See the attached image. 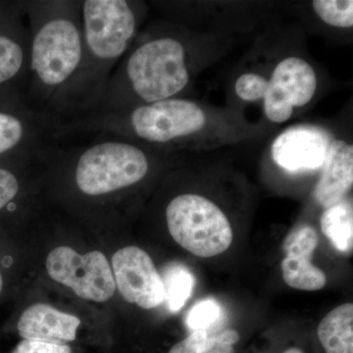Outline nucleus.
Returning <instances> with one entry per match:
<instances>
[{"instance_id": "nucleus-1", "label": "nucleus", "mask_w": 353, "mask_h": 353, "mask_svg": "<svg viewBox=\"0 0 353 353\" xmlns=\"http://www.w3.org/2000/svg\"><path fill=\"white\" fill-rule=\"evenodd\" d=\"M30 29L28 108L61 123L70 88L82 66L81 0L23 1Z\"/></svg>"}, {"instance_id": "nucleus-2", "label": "nucleus", "mask_w": 353, "mask_h": 353, "mask_svg": "<svg viewBox=\"0 0 353 353\" xmlns=\"http://www.w3.org/2000/svg\"><path fill=\"white\" fill-rule=\"evenodd\" d=\"M190 78V46L185 34L173 25H153L139 32L90 114L182 97Z\"/></svg>"}, {"instance_id": "nucleus-3", "label": "nucleus", "mask_w": 353, "mask_h": 353, "mask_svg": "<svg viewBox=\"0 0 353 353\" xmlns=\"http://www.w3.org/2000/svg\"><path fill=\"white\" fill-rule=\"evenodd\" d=\"M81 14L82 66L70 88L61 123L94 112L114 70L141 32L148 6L132 0H81Z\"/></svg>"}, {"instance_id": "nucleus-4", "label": "nucleus", "mask_w": 353, "mask_h": 353, "mask_svg": "<svg viewBox=\"0 0 353 353\" xmlns=\"http://www.w3.org/2000/svg\"><path fill=\"white\" fill-rule=\"evenodd\" d=\"M167 228L173 240L199 257L226 252L234 234L227 215L212 201L199 194H178L165 209Z\"/></svg>"}, {"instance_id": "nucleus-5", "label": "nucleus", "mask_w": 353, "mask_h": 353, "mask_svg": "<svg viewBox=\"0 0 353 353\" xmlns=\"http://www.w3.org/2000/svg\"><path fill=\"white\" fill-rule=\"evenodd\" d=\"M46 270L55 282L87 301L104 303L115 292L112 269L105 255L97 250L82 255L69 246H59L48 254Z\"/></svg>"}, {"instance_id": "nucleus-6", "label": "nucleus", "mask_w": 353, "mask_h": 353, "mask_svg": "<svg viewBox=\"0 0 353 353\" xmlns=\"http://www.w3.org/2000/svg\"><path fill=\"white\" fill-rule=\"evenodd\" d=\"M315 70L303 58L289 57L281 60L268 79L263 99L267 119L276 124L287 122L294 108L307 105L317 90Z\"/></svg>"}, {"instance_id": "nucleus-7", "label": "nucleus", "mask_w": 353, "mask_h": 353, "mask_svg": "<svg viewBox=\"0 0 353 353\" xmlns=\"http://www.w3.org/2000/svg\"><path fill=\"white\" fill-rule=\"evenodd\" d=\"M112 270L116 288L128 303L143 309L164 303L163 280L145 250L138 246L121 248L113 255Z\"/></svg>"}, {"instance_id": "nucleus-8", "label": "nucleus", "mask_w": 353, "mask_h": 353, "mask_svg": "<svg viewBox=\"0 0 353 353\" xmlns=\"http://www.w3.org/2000/svg\"><path fill=\"white\" fill-rule=\"evenodd\" d=\"M330 139L321 130L296 127L279 134L271 146L276 164L292 173L322 168L326 159Z\"/></svg>"}, {"instance_id": "nucleus-9", "label": "nucleus", "mask_w": 353, "mask_h": 353, "mask_svg": "<svg viewBox=\"0 0 353 353\" xmlns=\"http://www.w3.org/2000/svg\"><path fill=\"white\" fill-rule=\"evenodd\" d=\"M319 243L317 231L309 225H301L285 238V257L282 261L283 278L290 288L315 292L326 285L324 272L311 262L313 252Z\"/></svg>"}, {"instance_id": "nucleus-10", "label": "nucleus", "mask_w": 353, "mask_h": 353, "mask_svg": "<svg viewBox=\"0 0 353 353\" xmlns=\"http://www.w3.org/2000/svg\"><path fill=\"white\" fill-rule=\"evenodd\" d=\"M353 183V146L343 139L330 143L322 173L314 190L315 201L325 209L343 201Z\"/></svg>"}, {"instance_id": "nucleus-11", "label": "nucleus", "mask_w": 353, "mask_h": 353, "mask_svg": "<svg viewBox=\"0 0 353 353\" xmlns=\"http://www.w3.org/2000/svg\"><path fill=\"white\" fill-rule=\"evenodd\" d=\"M80 325V319L76 316L67 314L48 304L38 303L26 309L17 328L25 340L63 345L75 340Z\"/></svg>"}, {"instance_id": "nucleus-12", "label": "nucleus", "mask_w": 353, "mask_h": 353, "mask_svg": "<svg viewBox=\"0 0 353 353\" xmlns=\"http://www.w3.org/2000/svg\"><path fill=\"white\" fill-rule=\"evenodd\" d=\"M29 23L15 32H0V87L15 85L23 101L29 75Z\"/></svg>"}, {"instance_id": "nucleus-13", "label": "nucleus", "mask_w": 353, "mask_h": 353, "mask_svg": "<svg viewBox=\"0 0 353 353\" xmlns=\"http://www.w3.org/2000/svg\"><path fill=\"white\" fill-rule=\"evenodd\" d=\"M317 334L325 352L353 353V304H341L330 311Z\"/></svg>"}, {"instance_id": "nucleus-14", "label": "nucleus", "mask_w": 353, "mask_h": 353, "mask_svg": "<svg viewBox=\"0 0 353 353\" xmlns=\"http://www.w3.org/2000/svg\"><path fill=\"white\" fill-rule=\"evenodd\" d=\"M322 233L341 252H352L353 246V210L352 203L341 201L325 209L320 218Z\"/></svg>"}, {"instance_id": "nucleus-15", "label": "nucleus", "mask_w": 353, "mask_h": 353, "mask_svg": "<svg viewBox=\"0 0 353 353\" xmlns=\"http://www.w3.org/2000/svg\"><path fill=\"white\" fill-rule=\"evenodd\" d=\"M165 299L171 312H178L187 303L194 290V278L192 272L182 264L172 263L164 270Z\"/></svg>"}, {"instance_id": "nucleus-16", "label": "nucleus", "mask_w": 353, "mask_h": 353, "mask_svg": "<svg viewBox=\"0 0 353 353\" xmlns=\"http://www.w3.org/2000/svg\"><path fill=\"white\" fill-rule=\"evenodd\" d=\"M312 8L316 15L327 25L343 29L352 28V0H314Z\"/></svg>"}, {"instance_id": "nucleus-17", "label": "nucleus", "mask_w": 353, "mask_h": 353, "mask_svg": "<svg viewBox=\"0 0 353 353\" xmlns=\"http://www.w3.org/2000/svg\"><path fill=\"white\" fill-rule=\"evenodd\" d=\"M221 307L213 299L199 301L190 309L187 316V326L194 331H208L219 321Z\"/></svg>"}, {"instance_id": "nucleus-18", "label": "nucleus", "mask_w": 353, "mask_h": 353, "mask_svg": "<svg viewBox=\"0 0 353 353\" xmlns=\"http://www.w3.org/2000/svg\"><path fill=\"white\" fill-rule=\"evenodd\" d=\"M268 85V79L261 74L248 72L236 79L234 92L239 99L245 102L262 101Z\"/></svg>"}, {"instance_id": "nucleus-19", "label": "nucleus", "mask_w": 353, "mask_h": 353, "mask_svg": "<svg viewBox=\"0 0 353 353\" xmlns=\"http://www.w3.org/2000/svg\"><path fill=\"white\" fill-rule=\"evenodd\" d=\"M20 190L19 176L12 171L0 167V211L7 206L13 205Z\"/></svg>"}, {"instance_id": "nucleus-20", "label": "nucleus", "mask_w": 353, "mask_h": 353, "mask_svg": "<svg viewBox=\"0 0 353 353\" xmlns=\"http://www.w3.org/2000/svg\"><path fill=\"white\" fill-rule=\"evenodd\" d=\"M240 341L236 330H225L216 334H209L208 347L204 353H234V345Z\"/></svg>"}, {"instance_id": "nucleus-21", "label": "nucleus", "mask_w": 353, "mask_h": 353, "mask_svg": "<svg viewBox=\"0 0 353 353\" xmlns=\"http://www.w3.org/2000/svg\"><path fill=\"white\" fill-rule=\"evenodd\" d=\"M208 331H194L185 340L181 341L171 348L169 353H204L208 347Z\"/></svg>"}, {"instance_id": "nucleus-22", "label": "nucleus", "mask_w": 353, "mask_h": 353, "mask_svg": "<svg viewBox=\"0 0 353 353\" xmlns=\"http://www.w3.org/2000/svg\"><path fill=\"white\" fill-rule=\"evenodd\" d=\"M13 353H71V347L59 343L24 340L21 341Z\"/></svg>"}, {"instance_id": "nucleus-23", "label": "nucleus", "mask_w": 353, "mask_h": 353, "mask_svg": "<svg viewBox=\"0 0 353 353\" xmlns=\"http://www.w3.org/2000/svg\"><path fill=\"white\" fill-rule=\"evenodd\" d=\"M283 353H304L303 350L299 347H290L287 350H285Z\"/></svg>"}, {"instance_id": "nucleus-24", "label": "nucleus", "mask_w": 353, "mask_h": 353, "mask_svg": "<svg viewBox=\"0 0 353 353\" xmlns=\"http://www.w3.org/2000/svg\"><path fill=\"white\" fill-rule=\"evenodd\" d=\"M2 287H3V281H2L1 275H0V292H1Z\"/></svg>"}]
</instances>
